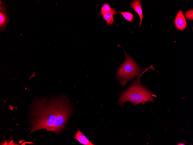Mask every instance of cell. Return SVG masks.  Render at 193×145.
<instances>
[{
    "mask_svg": "<svg viewBox=\"0 0 193 145\" xmlns=\"http://www.w3.org/2000/svg\"><path fill=\"white\" fill-rule=\"evenodd\" d=\"M69 101L65 96L34 101L29 113V135L42 129L57 134L64 128L72 112Z\"/></svg>",
    "mask_w": 193,
    "mask_h": 145,
    "instance_id": "6da1fadb",
    "label": "cell"
},
{
    "mask_svg": "<svg viewBox=\"0 0 193 145\" xmlns=\"http://www.w3.org/2000/svg\"><path fill=\"white\" fill-rule=\"evenodd\" d=\"M152 67L146 69L131 85L122 93L118 101L120 105L122 106L127 102H131L134 105L142 103L144 106L147 102H154L151 91L142 84L140 80L142 75Z\"/></svg>",
    "mask_w": 193,
    "mask_h": 145,
    "instance_id": "7a4b0ae2",
    "label": "cell"
},
{
    "mask_svg": "<svg viewBox=\"0 0 193 145\" xmlns=\"http://www.w3.org/2000/svg\"><path fill=\"white\" fill-rule=\"evenodd\" d=\"M125 60L118 69L117 75L118 80L123 87L139 75L141 71L138 64L128 54L125 52Z\"/></svg>",
    "mask_w": 193,
    "mask_h": 145,
    "instance_id": "3957f363",
    "label": "cell"
},
{
    "mask_svg": "<svg viewBox=\"0 0 193 145\" xmlns=\"http://www.w3.org/2000/svg\"><path fill=\"white\" fill-rule=\"evenodd\" d=\"M175 24L176 28L179 30H182L186 28V22L181 10L178 12L175 20Z\"/></svg>",
    "mask_w": 193,
    "mask_h": 145,
    "instance_id": "277c9868",
    "label": "cell"
},
{
    "mask_svg": "<svg viewBox=\"0 0 193 145\" xmlns=\"http://www.w3.org/2000/svg\"><path fill=\"white\" fill-rule=\"evenodd\" d=\"M131 7L133 10L136 11L140 16V21L139 26V28L143 18L140 1L139 0L133 1L131 3Z\"/></svg>",
    "mask_w": 193,
    "mask_h": 145,
    "instance_id": "5b68a950",
    "label": "cell"
},
{
    "mask_svg": "<svg viewBox=\"0 0 193 145\" xmlns=\"http://www.w3.org/2000/svg\"><path fill=\"white\" fill-rule=\"evenodd\" d=\"M74 138L80 143L85 145H94L91 143L85 135L80 131L79 128L74 137Z\"/></svg>",
    "mask_w": 193,
    "mask_h": 145,
    "instance_id": "8992f818",
    "label": "cell"
},
{
    "mask_svg": "<svg viewBox=\"0 0 193 145\" xmlns=\"http://www.w3.org/2000/svg\"><path fill=\"white\" fill-rule=\"evenodd\" d=\"M117 14V12L114 9L112 11L103 13L101 15L103 19L106 21L107 25L110 26L112 25L114 22H115L113 16Z\"/></svg>",
    "mask_w": 193,
    "mask_h": 145,
    "instance_id": "52a82bcc",
    "label": "cell"
},
{
    "mask_svg": "<svg viewBox=\"0 0 193 145\" xmlns=\"http://www.w3.org/2000/svg\"><path fill=\"white\" fill-rule=\"evenodd\" d=\"M114 9V8L111 7L109 4L105 3L102 5L101 10L99 14L101 15L103 13L112 11Z\"/></svg>",
    "mask_w": 193,
    "mask_h": 145,
    "instance_id": "ba28073f",
    "label": "cell"
},
{
    "mask_svg": "<svg viewBox=\"0 0 193 145\" xmlns=\"http://www.w3.org/2000/svg\"><path fill=\"white\" fill-rule=\"evenodd\" d=\"M7 18L5 14L0 12V26L2 29L5 26L7 22Z\"/></svg>",
    "mask_w": 193,
    "mask_h": 145,
    "instance_id": "9c48e42d",
    "label": "cell"
},
{
    "mask_svg": "<svg viewBox=\"0 0 193 145\" xmlns=\"http://www.w3.org/2000/svg\"><path fill=\"white\" fill-rule=\"evenodd\" d=\"M123 15L124 18L130 22H132L133 19V14L128 12H122L118 11Z\"/></svg>",
    "mask_w": 193,
    "mask_h": 145,
    "instance_id": "30bf717a",
    "label": "cell"
},
{
    "mask_svg": "<svg viewBox=\"0 0 193 145\" xmlns=\"http://www.w3.org/2000/svg\"><path fill=\"white\" fill-rule=\"evenodd\" d=\"M193 10H190L185 13V16L186 18L189 20H192L193 19Z\"/></svg>",
    "mask_w": 193,
    "mask_h": 145,
    "instance_id": "8fae6325",
    "label": "cell"
},
{
    "mask_svg": "<svg viewBox=\"0 0 193 145\" xmlns=\"http://www.w3.org/2000/svg\"><path fill=\"white\" fill-rule=\"evenodd\" d=\"M0 10L1 11L5 13H6V10H5V9L4 7L3 6H2L0 5Z\"/></svg>",
    "mask_w": 193,
    "mask_h": 145,
    "instance_id": "7c38bea8",
    "label": "cell"
},
{
    "mask_svg": "<svg viewBox=\"0 0 193 145\" xmlns=\"http://www.w3.org/2000/svg\"><path fill=\"white\" fill-rule=\"evenodd\" d=\"M178 145H184V144H183L182 143L181 144H180V143H179L178 144Z\"/></svg>",
    "mask_w": 193,
    "mask_h": 145,
    "instance_id": "4fadbf2b",
    "label": "cell"
}]
</instances>
